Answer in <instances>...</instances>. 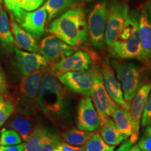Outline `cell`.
Returning a JSON list of instances; mask_svg holds the SVG:
<instances>
[{
  "mask_svg": "<svg viewBox=\"0 0 151 151\" xmlns=\"http://www.w3.org/2000/svg\"><path fill=\"white\" fill-rule=\"evenodd\" d=\"M38 102L41 111L53 122H62L69 118V97L57 76L43 69Z\"/></svg>",
  "mask_w": 151,
  "mask_h": 151,
  "instance_id": "obj_1",
  "label": "cell"
},
{
  "mask_svg": "<svg viewBox=\"0 0 151 151\" xmlns=\"http://www.w3.org/2000/svg\"><path fill=\"white\" fill-rule=\"evenodd\" d=\"M47 32L55 36L73 48H78L88 38V22L81 7L70 9L60 14L46 28Z\"/></svg>",
  "mask_w": 151,
  "mask_h": 151,
  "instance_id": "obj_2",
  "label": "cell"
},
{
  "mask_svg": "<svg viewBox=\"0 0 151 151\" xmlns=\"http://www.w3.org/2000/svg\"><path fill=\"white\" fill-rule=\"evenodd\" d=\"M139 20V11L137 9H132L129 11L123 27L109 46V52L113 58L143 62Z\"/></svg>",
  "mask_w": 151,
  "mask_h": 151,
  "instance_id": "obj_3",
  "label": "cell"
},
{
  "mask_svg": "<svg viewBox=\"0 0 151 151\" xmlns=\"http://www.w3.org/2000/svg\"><path fill=\"white\" fill-rule=\"evenodd\" d=\"M43 73V69H40L22 78L16 96L17 111L33 116L41 111L38 97Z\"/></svg>",
  "mask_w": 151,
  "mask_h": 151,
  "instance_id": "obj_4",
  "label": "cell"
},
{
  "mask_svg": "<svg viewBox=\"0 0 151 151\" xmlns=\"http://www.w3.org/2000/svg\"><path fill=\"white\" fill-rule=\"evenodd\" d=\"M111 65L120 82L124 101L129 108L132 100L141 87V68L133 62L116 60L111 61Z\"/></svg>",
  "mask_w": 151,
  "mask_h": 151,
  "instance_id": "obj_5",
  "label": "cell"
},
{
  "mask_svg": "<svg viewBox=\"0 0 151 151\" xmlns=\"http://www.w3.org/2000/svg\"><path fill=\"white\" fill-rule=\"evenodd\" d=\"M92 68L93 69L94 79L90 95L101 122L108 117H111L117 104L106 90L100 66L98 64H94Z\"/></svg>",
  "mask_w": 151,
  "mask_h": 151,
  "instance_id": "obj_6",
  "label": "cell"
},
{
  "mask_svg": "<svg viewBox=\"0 0 151 151\" xmlns=\"http://www.w3.org/2000/svg\"><path fill=\"white\" fill-rule=\"evenodd\" d=\"M107 15L108 5L106 1H101L94 6L88 16V36L92 46L97 49L104 46Z\"/></svg>",
  "mask_w": 151,
  "mask_h": 151,
  "instance_id": "obj_7",
  "label": "cell"
},
{
  "mask_svg": "<svg viewBox=\"0 0 151 151\" xmlns=\"http://www.w3.org/2000/svg\"><path fill=\"white\" fill-rule=\"evenodd\" d=\"M11 14L17 23L35 39H39L44 35L45 24L48 18L44 5L32 12L20 9Z\"/></svg>",
  "mask_w": 151,
  "mask_h": 151,
  "instance_id": "obj_8",
  "label": "cell"
},
{
  "mask_svg": "<svg viewBox=\"0 0 151 151\" xmlns=\"http://www.w3.org/2000/svg\"><path fill=\"white\" fill-rule=\"evenodd\" d=\"M129 13V8L127 2L120 0H111L108 6L104 37L105 43L107 46L111 45L123 27Z\"/></svg>",
  "mask_w": 151,
  "mask_h": 151,
  "instance_id": "obj_9",
  "label": "cell"
},
{
  "mask_svg": "<svg viewBox=\"0 0 151 151\" xmlns=\"http://www.w3.org/2000/svg\"><path fill=\"white\" fill-rule=\"evenodd\" d=\"M58 80L66 89L75 93L90 97L93 84V69L69 71L57 76Z\"/></svg>",
  "mask_w": 151,
  "mask_h": 151,
  "instance_id": "obj_10",
  "label": "cell"
},
{
  "mask_svg": "<svg viewBox=\"0 0 151 151\" xmlns=\"http://www.w3.org/2000/svg\"><path fill=\"white\" fill-rule=\"evenodd\" d=\"M40 53L46 62V66H51L63 58L73 53L75 48L64 42L54 35L43 38L39 46Z\"/></svg>",
  "mask_w": 151,
  "mask_h": 151,
  "instance_id": "obj_11",
  "label": "cell"
},
{
  "mask_svg": "<svg viewBox=\"0 0 151 151\" xmlns=\"http://www.w3.org/2000/svg\"><path fill=\"white\" fill-rule=\"evenodd\" d=\"M150 91L151 82L147 83L139 88L130 103L129 111L132 123V133L129 139L134 144L139 139L140 120Z\"/></svg>",
  "mask_w": 151,
  "mask_h": 151,
  "instance_id": "obj_12",
  "label": "cell"
},
{
  "mask_svg": "<svg viewBox=\"0 0 151 151\" xmlns=\"http://www.w3.org/2000/svg\"><path fill=\"white\" fill-rule=\"evenodd\" d=\"M92 65V60L90 54L83 50H78L54 65L49 66L48 69L58 76L69 71L88 70Z\"/></svg>",
  "mask_w": 151,
  "mask_h": 151,
  "instance_id": "obj_13",
  "label": "cell"
},
{
  "mask_svg": "<svg viewBox=\"0 0 151 151\" xmlns=\"http://www.w3.org/2000/svg\"><path fill=\"white\" fill-rule=\"evenodd\" d=\"M76 127L86 132H94L100 127V120L89 97H83L77 110Z\"/></svg>",
  "mask_w": 151,
  "mask_h": 151,
  "instance_id": "obj_14",
  "label": "cell"
},
{
  "mask_svg": "<svg viewBox=\"0 0 151 151\" xmlns=\"http://www.w3.org/2000/svg\"><path fill=\"white\" fill-rule=\"evenodd\" d=\"M100 68L103 77L104 84L109 95L116 104L129 110V108L124 101L121 85L116 78L113 67H111L109 60H102L101 62Z\"/></svg>",
  "mask_w": 151,
  "mask_h": 151,
  "instance_id": "obj_15",
  "label": "cell"
},
{
  "mask_svg": "<svg viewBox=\"0 0 151 151\" xmlns=\"http://www.w3.org/2000/svg\"><path fill=\"white\" fill-rule=\"evenodd\" d=\"M14 51L17 67L23 76L40 70L46 66V62L41 54L25 52L16 47H14Z\"/></svg>",
  "mask_w": 151,
  "mask_h": 151,
  "instance_id": "obj_16",
  "label": "cell"
},
{
  "mask_svg": "<svg viewBox=\"0 0 151 151\" xmlns=\"http://www.w3.org/2000/svg\"><path fill=\"white\" fill-rule=\"evenodd\" d=\"M36 127L31 116L26 113L18 112L14 114L6 122L5 127L14 129L18 132L23 141H27L28 138Z\"/></svg>",
  "mask_w": 151,
  "mask_h": 151,
  "instance_id": "obj_17",
  "label": "cell"
},
{
  "mask_svg": "<svg viewBox=\"0 0 151 151\" xmlns=\"http://www.w3.org/2000/svg\"><path fill=\"white\" fill-rule=\"evenodd\" d=\"M139 30L142 48L143 62L147 69L151 68V23L146 11L143 9L139 15Z\"/></svg>",
  "mask_w": 151,
  "mask_h": 151,
  "instance_id": "obj_18",
  "label": "cell"
},
{
  "mask_svg": "<svg viewBox=\"0 0 151 151\" xmlns=\"http://www.w3.org/2000/svg\"><path fill=\"white\" fill-rule=\"evenodd\" d=\"M11 28L12 29L14 43L19 49L32 52H40V48L36 39L24 31L17 23L12 16H11Z\"/></svg>",
  "mask_w": 151,
  "mask_h": 151,
  "instance_id": "obj_19",
  "label": "cell"
},
{
  "mask_svg": "<svg viewBox=\"0 0 151 151\" xmlns=\"http://www.w3.org/2000/svg\"><path fill=\"white\" fill-rule=\"evenodd\" d=\"M111 117L118 131L126 140L132 133V123L129 110L117 104Z\"/></svg>",
  "mask_w": 151,
  "mask_h": 151,
  "instance_id": "obj_20",
  "label": "cell"
},
{
  "mask_svg": "<svg viewBox=\"0 0 151 151\" xmlns=\"http://www.w3.org/2000/svg\"><path fill=\"white\" fill-rule=\"evenodd\" d=\"M14 39L6 12L0 4V46L8 52H13Z\"/></svg>",
  "mask_w": 151,
  "mask_h": 151,
  "instance_id": "obj_21",
  "label": "cell"
},
{
  "mask_svg": "<svg viewBox=\"0 0 151 151\" xmlns=\"http://www.w3.org/2000/svg\"><path fill=\"white\" fill-rule=\"evenodd\" d=\"M101 129H100V134L102 137L104 141L111 146H117L121 143L124 139L118 128L116 127L113 120L110 117H108L100 122Z\"/></svg>",
  "mask_w": 151,
  "mask_h": 151,
  "instance_id": "obj_22",
  "label": "cell"
},
{
  "mask_svg": "<svg viewBox=\"0 0 151 151\" xmlns=\"http://www.w3.org/2000/svg\"><path fill=\"white\" fill-rule=\"evenodd\" d=\"M92 134L90 132L70 128L62 134V137L66 143L71 146H84Z\"/></svg>",
  "mask_w": 151,
  "mask_h": 151,
  "instance_id": "obj_23",
  "label": "cell"
},
{
  "mask_svg": "<svg viewBox=\"0 0 151 151\" xmlns=\"http://www.w3.org/2000/svg\"><path fill=\"white\" fill-rule=\"evenodd\" d=\"M84 148L86 151H113L116 147L106 143L99 132H95L84 145Z\"/></svg>",
  "mask_w": 151,
  "mask_h": 151,
  "instance_id": "obj_24",
  "label": "cell"
},
{
  "mask_svg": "<svg viewBox=\"0 0 151 151\" xmlns=\"http://www.w3.org/2000/svg\"><path fill=\"white\" fill-rule=\"evenodd\" d=\"M47 131L48 129L43 127L41 124L36 125L35 129L33 130L25 142L24 151H37L43 137L46 134Z\"/></svg>",
  "mask_w": 151,
  "mask_h": 151,
  "instance_id": "obj_25",
  "label": "cell"
},
{
  "mask_svg": "<svg viewBox=\"0 0 151 151\" xmlns=\"http://www.w3.org/2000/svg\"><path fill=\"white\" fill-rule=\"evenodd\" d=\"M93 0H51L52 9L58 14H62L70 9L80 7Z\"/></svg>",
  "mask_w": 151,
  "mask_h": 151,
  "instance_id": "obj_26",
  "label": "cell"
},
{
  "mask_svg": "<svg viewBox=\"0 0 151 151\" xmlns=\"http://www.w3.org/2000/svg\"><path fill=\"white\" fill-rule=\"evenodd\" d=\"M61 143L59 136L48 130L37 151H55Z\"/></svg>",
  "mask_w": 151,
  "mask_h": 151,
  "instance_id": "obj_27",
  "label": "cell"
},
{
  "mask_svg": "<svg viewBox=\"0 0 151 151\" xmlns=\"http://www.w3.org/2000/svg\"><path fill=\"white\" fill-rule=\"evenodd\" d=\"M22 139L18 132L9 128L1 129L0 134V145L1 146H14L22 143Z\"/></svg>",
  "mask_w": 151,
  "mask_h": 151,
  "instance_id": "obj_28",
  "label": "cell"
},
{
  "mask_svg": "<svg viewBox=\"0 0 151 151\" xmlns=\"http://www.w3.org/2000/svg\"><path fill=\"white\" fill-rule=\"evenodd\" d=\"M14 112V104L6 99L4 96L0 95V127L7 121Z\"/></svg>",
  "mask_w": 151,
  "mask_h": 151,
  "instance_id": "obj_29",
  "label": "cell"
},
{
  "mask_svg": "<svg viewBox=\"0 0 151 151\" xmlns=\"http://www.w3.org/2000/svg\"><path fill=\"white\" fill-rule=\"evenodd\" d=\"M149 94L148 100L145 106V108L143 111L142 120H141V124L143 127H146L148 124L151 122V91Z\"/></svg>",
  "mask_w": 151,
  "mask_h": 151,
  "instance_id": "obj_30",
  "label": "cell"
},
{
  "mask_svg": "<svg viewBox=\"0 0 151 151\" xmlns=\"http://www.w3.org/2000/svg\"><path fill=\"white\" fill-rule=\"evenodd\" d=\"M28 0H4V4L6 8L11 13L22 9H24Z\"/></svg>",
  "mask_w": 151,
  "mask_h": 151,
  "instance_id": "obj_31",
  "label": "cell"
},
{
  "mask_svg": "<svg viewBox=\"0 0 151 151\" xmlns=\"http://www.w3.org/2000/svg\"><path fill=\"white\" fill-rule=\"evenodd\" d=\"M137 146L142 151H151V137L144 134L139 139Z\"/></svg>",
  "mask_w": 151,
  "mask_h": 151,
  "instance_id": "obj_32",
  "label": "cell"
},
{
  "mask_svg": "<svg viewBox=\"0 0 151 151\" xmlns=\"http://www.w3.org/2000/svg\"><path fill=\"white\" fill-rule=\"evenodd\" d=\"M0 95L4 97L8 95V86H7L6 78L1 68H0Z\"/></svg>",
  "mask_w": 151,
  "mask_h": 151,
  "instance_id": "obj_33",
  "label": "cell"
},
{
  "mask_svg": "<svg viewBox=\"0 0 151 151\" xmlns=\"http://www.w3.org/2000/svg\"><path fill=\"white\" fill-rule=\"evenodd\" d=\"M45 0H28L23 10L27 11H32L39 8Z\"/></svg>",
  "mask_w": 151,
  "mask_h": 151,
  "instance_id": "obj_34",
  "label": "cell"
},
{
  "mask_svg": "<svg viewBox=\"0 0 151 151\" xmlns=\"http://www.w3.org/2000/svg\"><path fill=\"white\" fill-rule=\"evenodd\" d=\"M25 143L14 146H0V151H24Z\"/></svg>",
  "mask_w": 151,
  "mask_h": 151,
  "instance_id": "obj_35",
  "label": "cell"
},
{
  "mask_svg": "<svg viewBox=\"0 0 151 151\" xmlns=\"http://www.w3.org/2000/svg\"><path fill=\"white\" fill-rule=\"evenodd\" d=\"M58 148L63 151H86L84 146L82 147H74L67 143H61Z\"/></svg>",
  "mask_w": 151,
  "mask_h": 151,
  "instance_id": "obj_36",
  "label": "cell"
},
{
  "mask_svg": "<svg viewBox=\"0 0 151 151\" xmlns=\"http://www.w3.org/2000/svg\"><path fill=\"white\" fill-rule=\"evenodd\" d=\"M133 145L134 143L130 141V139H129V140L126 141L116 151H128L133 146Z\"/></svg>",
  "mask_w": 151,
  "mask_h": 151,
  "instance_id": "obj_37",
  "label": "cell"
},
{
  "mask_svg": "<svg viewBox=\"0 0 151 151\" xmlns=\"http://www.w3.org/2000/svg\"><path fill=\"white\" fill-rule=\"evenodd\" d=\"M144 11H146V14L148 16V18L149 21L151 23V0H149V1L147 2L146 5L144 7Z\"/></svg>",
  "mask_w": 151,
  "mask_h": 151,
  "instance_id": "obj_38",
  "label": "cell"
},
{
  "mask_svg": "<svg viewBox=\"0 0 151 151\" xmlns=\"http://www.w3.org/2000/svg\"><path fill=\"white\" fill-rule=\"evenodd\" d=\"M146 128L145 129L144 134L151 137V122L150 124H148V125L146 126Z\"/></svg>",
  "mask_w": 151,
  "mask_h": 151,
  "instance_id": "obj_39",
  "label": "cell"
},
{
  "mask_svg": "<svg viewBox=\"0 0 151 151\" xmlns=\"http://www.w3.org/2000/svg\"><path fill=\"white\" fill-rule=\"evenodd\" d=\"M128 151H142V150L139 148V146H132Z\"/></svg>",
  "mask_w": 151,
  "mask_h": 151,
  "instance_id": "obj_40",
  "label": "cell"
},
{
  "mask_svg": "<svg viewBox=\"0 0 151 151\" xmlns=\"http://www.w3.org/2000/svg\"><path fill=\"white\" fill-rule=\"evenodd\" d=\"M55 151H63V150H60V148H58H58H57L55 149Z\"/></svg>",
  "mask_w": 151,
  "mask_h": 151,
  "instance_id": "obj_41",
  "label": "cell"
},
{
  "mask_svg": "<svg viewBox=\"0 0 151 151\" xmlns=\"http://www.w3.org/2000/svg\"><path fill=\"white\" fill-rule=\"evenodd\" d=\"M1 0H0V4H1Z\"/></svg>",
  "mask_w": 151,
  "mask_h": 151,
  "instance_id": "obj_42",
  "label": "cell"
},
{
  "mask_svg": "<svg viewBox=\"0 0 151 151\" xmlns=\"http://www.w3.org/2000/svg\"><path fill=\"white\" fill-rule=\"evenodd\" d=\"M0 146H1V145H0Z\"/></svg>",
  "mask_w": 151,
  "mask_h": 151,
  "instance_id": "obj_43",
  "label": "cell"
}]
</instances>
